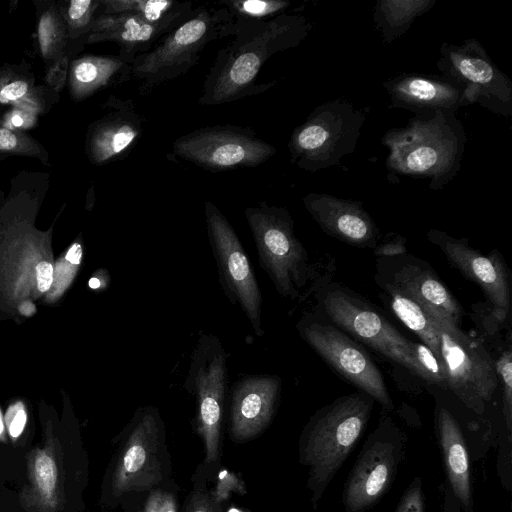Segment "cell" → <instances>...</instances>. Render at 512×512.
I'll return each instance as SVG.
<instances>
[{"label":"cell","mask_w":512,"mask_h":512,"mask_svg":"<svg viewBox=\"0 0 512 512\" xmlns=\"http://www.w3.org/2000/svg\"><path fill=\"white\" fill-rule=\"evenodd\" d=\"M48 188L49 174L21 171L0 201V317L31 316L51 287L55 222L36 226Z\"/></svg>","instance_id":"1"},{"label":"cell","mask_w":512,"mask_h":512,"mask_svg":"<svg viewBox=\"0 0 512 512\" xmlns=\"http://www.w3.org/2000/svg\"><path fill=\"white\" fill-rule=\"evenodd\" d=\"M310 29L306 17L298 13L286 12L266 20L233 16V38L217 52L198 103L222 105L271 89L276 81L256 82L262 67L276 53L299 46Z\"/></svg>","instance_id":"2"},{"label":"cell","mask_w":512,"mask_h":512,"mask_svg":"<svg viewBox=\"0 0 512 512\" xmlns=\"http://www.w3.org/2000/svg\"><path fill=\"white\" fill-rule=\"evenodd\" d=\"M466 133L454 112L415 115L401 128L382 137L388 148L389 171L429 182L439 190L458 173L465 151Z\"/></svg>","instance_id":"3"},{"label":"cell","mask_w":512,"mask_h":512,"mask_svg":"<svg viewBox=\"0 0 512 512\" xmlns=\"http://www.w3.org/2000/svg\"><path fill=\"white\" fill-rule=\"evenodd\" d=\"M374 402L360 391L341 396L319 409L307 423L300 457L309 467L308 486L314 508L361 437Z\"/></svg>","instance_id":"4"},{"label":"cell","mask_w":512,"mask_h":512,"mask_svg":"<svg viewBox=\"0 0 512 512\" xmlns=\"http://www.w3.org/2000/svg\"><path fill=\"white\" fill-rule=\"evenodd\" d=\"M232 28L233 15L223 5L196 7L188 19L134 59L131 80L138 92L147 95L188 73L198 64L206 46L231 37Z\"/></svg>","instance_id":"5"},{"label":"cell","mask_w":512,"mask_h":512,"mask_svg":"<svg viewBox=\"0 0 512 512\" xmlns=\"http://www.w3.org/2000/svg\"><path fill=\"white\" fill-rule=\"evenodd\" d=\"M258 261L276 291L296 300L312 276L308 253L294 231V221L285 207L265 201L244 211Z\"/></svg>","instance_id":"6"},{"label":"cell","mask_w":512,"mask_h":512,"mask_svg":"<svg viewBox=\"0 0 512 512\" xmlns=\"http://www.w3.org/2000/svg\"><path fill=\"white\" fill-rule=\"evenodd\" d=\"M315 297L323 317L361 345L422 378L412 341L357 293L339 283L323 281Z\"/></svg>","instance_id":"7"},{"label":"cell","mask_w":512,"mask_h":512,"mask_svg":"<svg viewBox=\"0 0 512 512\" xmlns=\"http://www.w3.org/2000/svg\"><path fill=\"white\" fill-rule=\"evenodd\" d=\"M365 113L344 99L318 105L291 133L290 161L298 168L316 172L330 168L355 151Z\"/></svg>","instance_id":"8"},{"label":"cell","mask_w":512,"mask_h":512,"mask_svg":"<svg viewBox=\"0 0 512 512\" xmlns=\"http://www.w3.org/2000/svg\"><path fill=\"white\" fill-rule=\"evenodd\" d=\"M439 338L440 355L447 376V389L469 409L483 413L498 386L495 360L483 344L446 316L424 308Z\"/></svg>","instance_id":"9"},{"label":"cell","mask_w":512,"mask_h":512,"mask_svg":"<svg viewBox=\"0 0 512 512\" xmlns=\"http://www.w3.org/2000/svg\"><path fill=\"white\" fill-rule=\"evenodd\" d=\"M296 327L301 338L335 373L371 396L385 411L394 409L384 377L363 345L322 315L305 314Z\"/></svg>","instance_id":"10"},{"label":"cell","mask_w":512,"mask_h":512,"mask_svg":"<svg viewBox=\"0 0 512 512\" xmlns=\"http://www.w3.org/2000/svg\"><path fill=\"white\" fill-rule=\"evenodd\" d=\"M228 358L219 337L201 332L184 382L187 392L196 397V427L204 443L206 464L215 462L219 456Z\"/></svg>","instance_id":"11"},{"label":"cell","mask_w":512,"mask_h":512,"mask_svg":"<svg viewBox=\"0 0 512 512\" xmlns=\"http://www.w3.org/2000/svg\"><path fill=\"white\" fill-rule=\"evenodd\" d=\"M204 217L223 293L241 308L254 333L261 337L263 298L253 266L233 226L211 201L204 203Z\"/></svg>","instance_id":"12"},{"label":"cell","mask_w":512,"mask_h":512,"mask_svg":"<svg viewBox=\"0 0 512 512\" xmlns=\"http://www.w3.org/2000/svg\"><path fill=\"white\" fill-rule=\"evenodd\" d=\"M173 153L210 172L257 167L276 154V148L245 126L213 125L178 137Z\"/></svg>","instance_id":"13"},{"label":"cell","mask_w":512,"mask_h":512,"mask_svg":"<svg viewBox=\"0 0 512 512\" xmlns=\"http://www.w3.org/2000/svg\"><path fill=\"white\" fill-rule=\"evenodd\" d=\"M436 66L442 76L462 88L467 105L478 104L505 117L512 115V81L477 39L469 38L459 45L443 42Z\"/></svg>","instance_id":"14"},{"label":"cell","mask_w":512,"mask_h":512,"mask_svg":"<svg viewBox=\"0 0 512 512\" xmlns=\"http://www.w3.org/2000/svg\"><path fill=\"white\" fill-rule=\"evenodd\" d=\"M404 449V438L389 421H382L365 441L344 487L346 512H365L391 486Z\"/></svg>","instance_id":"15"},{"label":"cell","mask_w":512,"mask_h":512,"mask_svg":"<svg viewBox=\"0 0 512 512\" xmlns=\"http://www.w3.org/2000/svg\"><path fill=\"white\" fill-rule=\"evenodd\" d=\"M163 423L156 408L140 407L128 429V437L115 478L118 494L144 491L162 478L160 444Z\"/></svg>","instance_id":"16"},{"label":"cell","mask_w":512,"mask_h":512,"mask_svg":"<svg viewBox=\"0 0 512 512\" xmlns=\"http://www.w3.org/2000/svg\"><path fill=\"white\" fill-rule=\"evenodd\" d=\"M427 238L464 277L482 289L493 314L503 323L510 310V285L499 252L493 250L485 256L471 247L466 238H455L438 229H430Z\"/></svg>","instance_id":"17"},{"label":"cell","mask_w":512,"mask_h":512,"mask_svg":"<svg viewBox=\"0 0 512 512\" xmlns=\"http://www.w3.org/2000/svg\"><path fill=\"white\" fill-rule=\"evenodd\" d=\"M375 280L391 285L422 307L446 316L460 327L463 309L432 267L408 252L378 257Z\"/></svg>","instance_id":"18"},{"label":"cell","mask_w":512,"mask_h":512,"mask_svg":"<svg viewBox=\"0 0 512 512\" xmlns=\"http://www.w3.org/2000/svg\"><path fill=\"white\" fill-rule=\"evenodd\" d=\"M103 108L105 113L88 125L84 141L88 161L97 166L125 158L140 141L145 123L131 99L110 95Z\"/></svg>","instance_id":"19"},{"label":"cell","mask_w":512,"mask_h":512,"mask_svg":"<svg viewBox=\"0 0 512 512\" xmlns=\"http://www.w3.org/2000/svg\"><path fill=\"white\" fill-rule=\"evenodd\" d=\"M281 384V378L273 374L245 375L234 383L230 433L235 441H248L269 425L279 401Z\"/></svg>","instance_id":"20"},{"label":"cell","mask_w":512,"mask_h":512,"mask_svg":"<svg viewBox=\"0 0 512 512\" xmlns=\"http://www.w3.org/2000/svg\"><path fill=\"white\" fill-rule=\"evenodd\" d=\"M303 205L328 235L358 248L378 245L379 230L362 203L325 193H308Z\"/></svg>","instance_id":"21"},{"label":"cell","mask_w":512,"mask_h":512,"mask_svg":"<svg viewBox=\"0 0 512 512\" xmlns=\"http://www.w3.org/2000/svg\"><path fill=\"white\" fill-rule=\"evenodd\" d=\"M390 108L408 110L416 115L454 112L467 106L462 88L442 75L402 73L383 83Z\"/></svg>","instance_id":"22"},{"label":"cell","mask_w":512,"mask_h":512,"mask_svg":"<svg viewBox=\"0 0 512 512\" xmlns=\"http://www.w3.org/2000/svg\"><path fill=\"white\" fill-rule=\"evenodd\" d=\"M180 23H151L134 14H98L87 44L114 42L118 56L132 64Z\"/></svg>","instance_id":"23"},{"label":"cell","mask_w":512,"mask_h":512,"mask_svg":"<svg viewBox=\"0 0 512 512\" xmlns=\"http://www.w3.org/2000/svg\"><path fill=\"white\" fill-rule=\"evenodd\" d=\"M132 64L118 55L87 54L70 61L67 86L71 99L84 101L99 91L131 80Z\"/></svg>","instance_id":"24"},{"label":"cell","mask_w":512,"mask_h":512,"mask_svg":"<svg viewBox=\"0 0 512 512\" xmlns=\"http://www.w3.org/2000/svg\"><path fill=\"white\" fill-rule=\"evenodd\" d=\"M437 429L449 490L464 512H472L470 462L466 442L457 420L444 407L438 411Z\"/></svg>","instance_id":"25"},{"label":"cell","mask_w":512,"mask_h":512,"mask_svg":"<svg viewBox=\"0 0 512 512\" xmlns=\"http://www.w3.org/2000/svg\"><path fill=\"white\" fill-rule=\"evenodd\" d=\"M58 96L44 84H36L33 69L24 60L0 65V106L40 116L51 109Z\"/></svg>","instance_id":"26"},{"label":"cell","mask_w":512,"mask_h":512,"mask_svg":"<svg viewBox=\"0 0 512 512\" xmlns=\"http://www.w3.org/2000/svg\"><path fill=\"white\" fill-rule=\"evenodd\" d=\"M376 283L382 290L383 302L386 303L395 317L413 332L421 343L441 358L437 331L423 307L391 285L378 280H376Z\"/></svg>","instance_id":"27"},{"label":"cell","mask_w":512,"mask_h":512,"mask_svg":"<svg viewBox=\"0 0 512 512\" xmlns=\"http://www.w3.org/2000/svg\"><path fill=\"white\" fill-rule=\"evenodd\" d=\"M435 3L436 0H378L373 11L374 25L383 41L392 43Z\"/></svg>","instance_id":"28"},{"label":"cell","mask_w":512,"mask_h":512,"mask_svg":"<svg viewBox=\"0 0 512 512\" xmlns=\"http://www.w3.org/2000/svg\"><path fill=\"white\" fill-rule=\"evenodd\" d=\"M194 10L190 1L100 0L98 14H134L151 23H165L183 22Z\"/></svg>","instance_id":"29"},{"label":"cell","mask_w":512,"mask_h":512,"mask_svg":"<svg viewBox=\"0 0 512 512\" xmlns=\"http://www.w3.org/2000/svg\"><path fill=\"white\" fill-rule=\"evenodd\" d=\"M36 8V35L45 68L67 53L65 22L55 0H33Z\"/></svg>","instance_id":"30"},{"label":"cell","mask_w":512,"mask_h":512,"mask_svg":"<svg viewBox=\"0 0 512 512\" xmlns=\"http://www.w3.org/2000/svg\"><path fill=\"white\" fill-rule=\"evenodd\" d=\"M57 5L66 25L67 53L73 59L87 44L100 9V0H59Z\"/></svg>","instance_id":"31"},{"label":"cell","mask_w":512,"mask_h":512,"mask_svg":"<svg viewBox=\"0 0 512 512\" xmlns=\"http://www.w3.org/2000/svg\"><path fill=\"white\" fill-rule=\"evenodd\" d=\"M83 240L79 234L64 253L54 262L52 284L42 300L53 304L58 302L72 285L83 260Z\"/></svg>","instance_id":"32"},{"label":"cell","mask_w":512,"mask_h":512,"mask_svg":"<svg viewBox=\"0 0 512 512\" xmlns=\"http://www.w3.org/2000/svg\"><path fill=\"white\" fill-rule=\"evenodd\" d=\"M14 156L35 158L43 165L51 166L49 153L38 140L8 127L0 118V160Z\"/></svg>","instance_id":"33"},{"label":"cell","mask_w":512,"mask_h":512,"mask_svg":"<svg viewBox=\"0 0 512 512\" xmlns=\"http://www.w3.org/2000/svg\"><path fill=\"white\" fill-rule=\"evenodd\" d=\"M219 4L226 7L234 17L249 20H266L273 18L290 7L285 0H226Z\"/></svg>","instance_id":"34"},{"label":"cell","mask_w":512,"mask_h":512,"mask_svg":"<svg viewBox=\"0 0 512 512\" xmlns=\"http://www.w3.org/2000/svg\"><path fill=\"white\" fill-rule=\"evenodd\" d=\"M415 359L426 382L447 389V376L444 363L427 346L412 341Z\"/></svg>","instance_id":"35"},{"label":"cell","mask_w":512,"mask_h":512,"mask_svg":"<svg viewBox=\"0 0 512 512\" xmlns=\"http://www.w3.org/2000/svg\"><path fill=\"white\" fill-rule=\"evenodd\" d=\"M495 370L499 380L503 384V413L508 432L512 431V353L511 349L505 350L494 361Z\"/></svg>","instance_id":"36"},{"label":"cell","mask_w":512,"mask_h":512,"mask_svg":"<svg viewBox=\"0 0 512 512\" xmlns=\"http://www.w3.org/2000/svg\"><path fill=\"white\" fill-rule=\"evenodd\" d=\"M35 477L43 494L51 495L56 485L57 468L49 455L40 453L37 456L35 460Z\"/></svg>","instance_id":"37"},{"label":"cell","mask_w":512,"mask_h":512,"mask_svg":"<svg viewBox=\"0 0 512 512\" xmlns=\"http://www.w3.org/2000/svg\"><path fill=\"white\" fill-rule=\"evenodd\" d=\"M71 60L72 57L66 53L46 67L43 84L57 95H59L67 83Z\"/></svg>","instance_id":"38"},{"label":"cell","mask_w":512,"mask_h":512,"mask_svg":"<svg viewBox=\"0 0 512 512\" xmlns=\"http://www.w3.org/2000/svg\"><path fill=\"white\" fill-rule=\"evenodd\" d=\"M395 512H425L420 478H415L404 492Z\"/></svg>","instance_id":"39"},{"label":"cell","mask_w":512,"mask_h":512,"mask_svg":"<svg viewBox=\"0 0 512 512\" xmlns=\"http://www.w3.org/2000/svg\"><path fill=\"white\" fill-rule=\"evenodd\" d=\"M4 422L12 438L21 435L27 422L25 404L21 400L15 401L7 408Z\"/></svg>","instance_id":"40"},{"label":"cell","mask_w":512,"mask_h":512,"mask_svg":"<svg viewBox=\"0 0 512 512\" xmlns=\"http://www.w3.org/2000/svg\"><path fill=\"white\" fill-rule=\"evenodd\" d=\"M186 512H221L220 502L205 489H195Z\"/></svg>","instance_id":"41"},{"label":"cell","mask_w":512,"mask_h":512,"mask_svg":"<svg viewBox=\"0 0 512 512\" xmlns=\"http://www.w3.org/2000/svg\"><path fill=\"white\" fill-rule=\"evenodd\" d=\"M143 512H177L174 495L166 491H154L147 499Z\"/></svg>","instance_id":"42"},{"label":"cell","mask_w":512,"mask_h":512,"mask_svg":"<svg viewBox=\"0 0 512 512\" xmlns=\"http://www.w3.org/2000/svg\"><path fill=\"white\" fill-rule=\"evenodd\" d=\"M239 489L245 492V486L243 483L237 479L234 474L224 470L219 473L218 485L212 494L219 502H221L228 498L230 490L236 491Z\"/></svg>","instance_id":"43"},{"label":"cell","mask_w":512,"mask_h":512,"mask_svg":"<svg viewBox=\"0 0 512 512\" xmlns=\"http://www.w3.org/2000/svg\"><path fill=\"white\" fill-rule=\"evenodd\" d=\"M4 123L13 129L20 130L34 126L37 116L23 110L12 109L5 115Z\"/></svg>","instance_id":"44"},{"label":"cell","mask_w":512,"mask_h":512,"mask_svg":"<svg viewBox=\"0 0 512 512\" xmlns=\"http://www.w3.org/2000/svg\"><path fill=\"white\" fill-rule=\"evenodd\" d=\"M373 252L378 257H393L407 253L405 239L399 235L378 244Z\"/></svg>","instance_id":"45"},{"label":"cell","mask_w":512,"mask_h":512,"mask_svg":"<svg viewBox=\"0 0 512 512\" xmlns=\"http://www.w3.org/2000/svg\"><path fill=\"white\" fill-rule=\"evenodd\" d=\"M109 274L106 270H98L89 280L88 285L94 290H102L109 285Z\"/></svg>","instance_id":"46"},{"label":"cell","mask_w":512,"mask_h":512,"mask_svg":"<svg viewBox=\"0 0 512 512\" xmlns=\"http://www.w3.org/2000/svg\"><path fill=\"white\" fill-rule=\"evenodd\" d=\"M461 506L449 488L446 490L444 512H460Z\"/></svg>","instance_id":"47"},{"label":"cell","mask_w":512,"mask_h":512,"mask_svg":"<svg viewBox=\"0 0 512 512\" xmlns=\"http://www.w3.org/2000/svg\"><path fill=\"white\" fill-rule=\"evenodd\" d=\"M3 432H4V420H3V416L1 413V409H0V436L3 434Z\"/></svg>","instance_id":"48"},{"label":"cell","mask_w":512,"mask_h":512,"mask_svg":"<svg viewBox=\"0 0 512 512\" xmlns=\"http://www.w3.org/2000/svg\"><path fill=\"white\" fill-rule=\"evenodd\" d=\"M227 512H249V511H244L242 509H238V508H231L229 509Z\"/></svg>","instance_id":"49"}]
</instances>
